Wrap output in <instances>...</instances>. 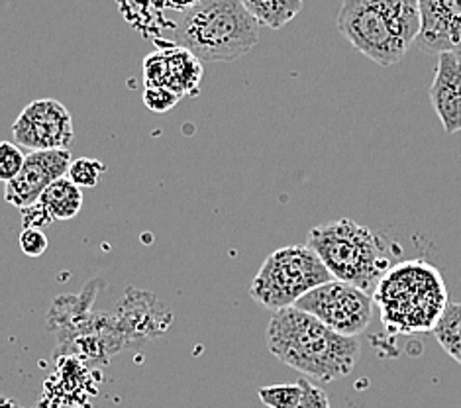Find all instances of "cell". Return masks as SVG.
<instances>
[{
    "label": "cell",
    "mask_w": 461,
    "mask_h": 408,
    "mask_svg": "<svg viewBox=\"0 0 461 408\" xmlns=\"http://www.w3.org/2000/svg\"><path fill=\"white\" fill-rule=\"evenodd\" d=\"M294 308L312 314L338 334L357 338L371 322L375 301L357 286L334 279L306 295Z\"/></svg>",
    "instance_id": "obj_7"
},
{
    "label": "cell",
    "mask_w": 461,
    "mask_h": 408,
    "mask_svg": "<svg viewBox=\"0 0 461 408\" xmlns=\"http://www.w3.org/2000/svg\"><path fill=\"white\" fill-rule=\"evenodd\" d=\"M299 383L303 387V401L299 408H332L330 401H328V394L318 385L311 383L306 377H301Z\"/></svg>",
    "instance_id": "obj_21"
},
{
    "label": "cell",
    "mask_w": 461,
    "mask_h": 408,
    "mask_svg": "<svg viewBox=\"0 0 461 408\" xmlns=\"http://www.w3.org/2000/svg\"><path fill=\"white\" fill-rule=\"evenodd\" d=\"M146 86L167 89L179 98L194 96L203 81V61L179 46L149 53L141 65Z\"/></svg>",
    "instance_id": "obj_10"
},
{
    "label": "cell",
    "mask_w": 461,
    "mask_h": 408,
    "mask_svg": "<svg viewBox=\"0 0 461 408\" xmlns=\"http://www.w3.org/2000/svg\"><path fill=\"white\" fill-rule=\"evenodd\" d=\"M330 281L334 277L316 251L309 244H294L276 249L261 263L249 295L261 306L279 313Z\"/></svg>",
    "instance_id": "obj_6"
},
{
    "label": "cell",
    "mask_w": 461,
    "mask_h": 408,
    "mask_svg": "<svg viewBox=\"0 0 461 408\" xmlns=\"http://www.w3.org/2000/svg\"><path fill=\"white\" fill-rule=\"evenodd\" d=\"M106 171V165L93 158H79L71 163L68 177L79 186V189H93L101 181L103 173Z\"/></svg>",
    "instance_id": "obj_17"
},
{
    "label": "cell",
    "mask_w": 461,
    "mask_h": 408,
    "mask_svg": "<svg viewBox=\"0 0 461 408\" xmlns=\"http://www.w3.org/2000/svg\"><path fill=\"white\" fill-rule=\"evenodd\" d=\"M26 163V156L22 153L20 146L13 141H3L0 143V179L5 183H10L16 179L22 168Z\"/></svg>",
    "instance_id": "obj_18"
},
{
    "label": "cell",
    "mask_w": 461,
    "mask_h": 408,
    "mask_svg": "<svg viewBox=\"0 0 461 408\" xmlns=\"http://www.w3.org/2000/svg\"><path fill=\"white\" fill-rule=\"evenodd\" d=\"M40 204L53 222L56 220H71L81 213L83 191L69 177H63L48 186V191L40 198Z\"/></svg>",
    "instance_id": "obj_13"
},
{
    "label": "cell",
    "mask_w": 461,
    "mask_h": 408,
    "mask_svg": "<svg viewBox=\"0 0 461 408\" xmlns=\"http://www.w3.org/2000/svg\"><path fill=\"white\" fill-rule=\"evenodd\" d=\"M48 236L43 234L41 230L30 228V230H22L20 234V248L24 251V256L28 258H40L48 251Z\"/></svg>",
    "instance_id": "obj_20"
},
{
    "label": "cell",
    "mask_w": 461,
    "mask_h": 408,
    "mask_svg": "<svg viewBox=\"0 0 461 408\" xmlns=\"http://www.w3.org/2000/svg\"><path fill=\"white\" fill-rule=\"evenodd\" d=\"M381 322L391 334L434 332L447 301L442 273L424 259H406L385 273L373 293Z\"/></svg>",
    "instance_id": "obj_2"
},
{
    "label": "cell",
    "mask_w": 461,
    "mask_h": 408,
    "mask_svg": "<svg viewBox=\"0 0 461 408\" xmlns=\"http://www.w3.org/2000/svg\"><path fill=\"white\" fill-rule=\"evenodd\" d=\"M420 3L414 0H348L338 30L373 63H399L420 34Z\"/></svg>",
    "instance_id": "obj_3"
},
{
    "label": "cell",
    "mask_w": 461,
    "mask_h": 408,
    "mask_svg": "<svg viewBox=\"0 0 461 408\" xmlns=\"http://www.w3.org/2000/svg\"><path fill=\"white\" fill-rule=\"evenodd\" d=\"M309 246L336 281L354 285L369 295L393 267L389 248L375 231L342 218L309 231Z\"/></svg>",
    "instance_id": "obj_5"
},
{
    "label": "cell",
    "mask_w": 461,
    "mask_h": 408,
    "mask_svg": "<svg viewBox=\"0 0 461 408\" xmlns=\"http://www.w3.org/2000/svg\"><path fill=\"white\" fill-rule=\"evenodd\" d=\"M259 41L258 20L241 0H203L185 8L173 43L204 61H234Z\"/></svg>",
    "instance_id": "obj_4"
},
{
    "label": "cell",
    "mask_w": 461,
    "mask_h": 408,
    "mask_svg": "<svg viewBox=\"0 0 461 408\" xmlns=\"http://www.w3.org/2000/svg\"><path fill=\"white\" fill-rule=\"evenodd\" d=\"M266 341L285 366L321 383L348 377L359 356L357 338H346L299 308L273 313Z\"/></svg>",
    "instance_id": "obj_1"
},
{
    "label": "cell",
    "mask_w": 461,
    "mask_h": 408,
    "mask_svg": "<svg viewBox=\"0 0 461 408\" xmlns=\"http://www.w3.org/2000/svg\"><path fill=\"white\" fill-rule=\"evenodd\" d=\"M244 5L258 24L271 30H281L303 10L301 0H244Z\"/></svg>",
    "instance_id": "obj_14"
},
{
    "label": "cell",
    "mask_w": 461,
    "mask_h": 408,
    "mask_svg": "<svg viewBox=\"0 0 461 408\" xmlns=\"http://www.w3.org/2000/svg\"><path fill=\"white\" fill-rule=\"evenodd\" d=\"M430 101L446 134L461 131V63L454 53L438 58Z\"/></svg>",
    "instance_id": "obj_12"
},
{
    "label": "cell",
    "mask_w": 461,
    "mask_h": 408,
    "mask_svg": "<svg viewBox=\"0 0 461 408\" xmlns=\"http://www.w3.org/2000/svg\"><path fill=\"white\" fill-rule=\"evenodd\" d=\"M181 98L177 95H173L167 89H159V86H146L144 91V104L151 110V113L163 114L171 110L175 104H177Z\"/></svg>",
    "instance_id": "obj_19"
},
{
    "label": "cell",
    "mask_w": 461,
    "mask_h": 408,
    "mask_svg": "<svg viewBox=\"0 0 461 408\" xmlns=\"http://www.w3.org/2000/svg\"><path fill=\"white\" fill-rule=\"evenodd\" d=\"M13 134L18 146L30 151L68 150L73 141V118L59 101L40 98L22 110Z\"/></svg>",
    "instance_id": "obj_8"
},
{
    "label": "cell",
    "mask_w": 461,
    "mask_h": 408,
    "mask_svg": "<svg viewBox=\"0 0 461 408\" xmlns=\"http://www.w3.org/2000/svg\"><path fill=\"white\" fill-rule=\"evenodd\" d=\"M416 46L426 53L461 55V0H422Z\"/></svg>",
    "instance_id": "obj_11"
},
{
    "label": "cell",
    "mask_w": 461,
    "mask_h": 408,
    "mask_svg": "<svg viewBox=\"0 0 461 408\" xmlns=\"http://www.w3.org/2000/svg\"><path fill=\"white\" fill-rule=\"evenodd\" d=\"M432 334L446 354L461 366V303L447 304Z\"/></svg>",
    "instance_id": "obj_15"
},
{
    "label": "cell",
    "mask_w": 461,
    "mask_h": 408,
    "mask_svg": "<svg viewBox=\"0 0 461 408\" xmlns=\"http://www.w3.org/2000/svg\"><path fill=\"white\" fill-rule=\"evenodd\" d=\"M261 403L269 408H299L303 401L301 383L291 385H271L258 391Z\"/></svg>",
    "instance_id": "obj_16"
},
{
    "label": "cell",
    "mask_w": 461,
    "mask_h": 408,
    "mask_svg": "<svg viewBox=\"0 0 461 408\" xmlns=\"http://www.w3.org/2000/svg\"><path fill=\"white\" fill-rule=\"evenodd\" d=\"M71 163L69 150L30 151L18 177L5 186L6 203L22 208V211L38 204L50 185L68 177Z\"/></svg>",
    "instance_id": "obj_9"
},
{
    "label": "cell",
    "mask_w": 461,
    "mask_h": 408,
    "mask_svg": "<svg viewBox=\"0 0 461 408\" xmlns=\"http://www.w3.org/2000/svg\"><path fill=\"white\" fill-rule=\"evenodd\" d=\"M22 218H24V230H30V228L41 230L43 226H48V224L53 222L50 214L43 211V206L40 203L34 204V206H30V208H24V211H22Z\"/></svg>",
    "instance_id": "obj_22"
}]
</instances>
